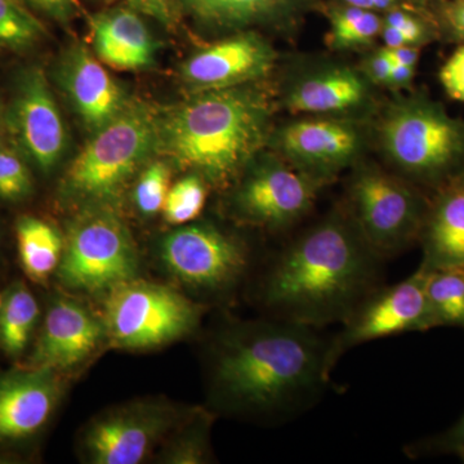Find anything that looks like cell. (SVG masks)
<instances>
[{"instance_id": "6da1fadb", "label": "cell", "mask_w": 464, "mask_h": 464, "mask_svg": "<svg viewBox=\"0 0 464 464\" xmlns=\"http://www.w3.org/2000/svg\"><path fill=\"white\" fill-rule=\"evenodd\" d=\"M329 341L313 326L276 319L226 333L213 362L218 398L237 411L293 417L331 382Z\"/></svg>"}, {"instance_id": "603a6c76", "label": "cell", "mask_w": 464, "mask_h": 464, "mask_svg": "<svg viewBox=\"0 0 464 464\" xmlns=\"http://www.w3.org/2000/svg\"><path fill=\"white\" fill-rule=\"evenodd\" d=\"M41 310L32 290L14 282L0 293V348L9 357H21L29 347Z\"/></svg>"}, {"instance_id": "d590c367", "label": "cell", "mask_w": 464, "mask_h": 464, "mask_svg": "<svg viewBox=\"0 0 464 464\" xmlns=\"http://www.w3.org/2000/svg\"><path fill=\"white\" fill-rule=\"evenodd\" d=\"M33 8L60 23H66L74 11V0H26Z\"/></svg>"}, {"instance_id": "8fae6325", "label": "cell", "mask_w": 464, "mask_h": 464, "mask_svg": "<svg viewBox=\"0 0 464 464\" xmlns=\"http://www.w3.org/2000/svg\"><path fill=\"white\" fill-rule=\"evenodd\" d=\"M161 257L177 279L207 292L239 282L249 262L239 240L209 225L186 226L168 235Z\"/></svg>"}, {"instance_id": "ab89813d", "label": "cell", "mask_w": 464, "mask_h": 464, "mask_svg": "<svg viewBox=\"0 0 464 464\" xmlns=\"http://www.w3.org/2000/svg\"><path fill=\"white\" fill-rule=\"evenodd\" d=\"M383 39L386 42L387 48L404 47V45H411L408 39L405 38L404 34L400 32L396 27L390 25L384 26Z\"/></svg>"}, {"instance_id": "f35d334b", "label": "cell", "mask_w": 464, "mask_h": 464, "mask_svg": "<svg viewBox=\"0 0 464 464\" xmlns=\"http://www.w3.org/2000/svg\"><path fill=\"white\" fill-rule=\"evenodd\" d=\"M448 20L458 35L464 38V0H456L448 8Z\"/></svg>"}, {"instance_id": "1f68e13d", "label": "cell", "mask_w": 464, "mask_h": 464, "mask_svg": "<svg viewBox=\"0 0 464 464\" xmlns=\"http://www.w3.org/2000/svg\"><path fill=\"white\" fill-rule=\"evenodd\" d=\"M406 451L411 458L454 456L464 462V414L447 431L420 440Z\"/></svg>"}, {"instance_id": "ac0fdd59", "label": "cell", "mask_w": 464, "mask_h": 464, "mask_svg": "<svg viewBox=\"0 0 464 464\" xmlns=\"http://www.w3.org/2000/svg\"><path fill=\"white\" fill-rule=\"evenodd\" d=\"M97 58L116 70H140L151 65L155 44L137 11L115 8L91 18Z\"/></svg>"}, {"instance_id": "4316f807", "label": "cell", "mask_w": 464, "mask_h": 464, "mask_svg": "<svg viewBox=\"0 0 464 464\" xmlns=\"http://www.w3.org/2000/svg\"><path fill=\"white\" fill-rule=\"evenodd\" d=\"M34 179L29 161L11 143L0 141V200L23 203L32 197Z\"/></svg>"}, {"instance_id": "5bb4252c", "label": "cell", "mask_w": 464, "mask_h": 464, "mask_svg": "<svg viewBox=\"0 0 464 464\" xmlns=\"http://www.w3.org/2000/svg\"><path fill=\"white\" fill-rule=\"evenodd\" d=\"M103 337H108L103 320L74 299H54L45 314L29 366L66 371L91 356Z\"/></svg>"}, {"instance_id": "2e32d148", "label": "cell", "mask_w": 464, "mask_h": 464, "mask_svg": "<svg viewBox=\"0 0 464 464\" xmlns=\"http://www.w3.org/2000/svg\"><path fill=\"white\" fill-rule=\"evenodd\" d=\"M56 79L76 114L93 133L114 121L128 106L121 85L83 45H75L63 53Z\"/></svg>"}, {"instance_id": "7bdbcfd3", "label": "cell", "mask_w": 464, "mask_h": 464, "mask_svg": "<svg viewBox=\"0 0 464 464\" xmlns=\"http://www.w3.org/2000/svg\"><path fill=\"white\" fill-rule=\"evenodd\" d=\"M395 0H371L373 9H387L393 5Z\"/></svg>"}, {"instance_id": "d6986e66", "label": "cell", "mask_w": 464, "mask_h": 464, "mask_svg": "<svg viewBox=\"0 0 464 464\" xmlns=\"http://www.w3.org/2000/svg\"><path fill=\"white\" fill-rule=\"evenodd\" d=\"M282 146L298 163L331 170L355 155L359 136L353 128L340 121H304L284 130Z\"/></svg>"}, {"instance_id": "7c38bea8", "label": "cell", "mask_w": 464, "mask_h": 464, "mask_svg": "<svg viewBox=\"0 0 464 464\" xmlns=\"http://www.w3.org/2000/svg\"><path fill=\"white\" fill-rule=\"evenodd\" d=\"M169 406L132 404L102 414L85 431L84 451L94 464H137L179 420Z\"/></svg>"}, {"instance_id": "836d02e7", "label": "cell", "mask_w": 464, "mask_h": 464, "mask_svg": "<svg viewBox=\"0 0 464 464\" xmlns=\"http://www.w3.org/2000/svg\"><path fill=\"white\" fill-rule=\"evenodd\" d=\"M137 12L157 18L161 23L170 24L174 18V0H128Z\"/></svg>"}, {"instance_id": "52a82bcc", "label": "cell", "mask_w": 464, "mask_h": 464, "mask_svg": "<svg viewBox=\"0 0 464 464\" xmlns=\"http://www.w3.org/2000/svg\"><path fill=\"white\" fill-rule=\"evenodd\" d=\"M5 136L42 173H50L65 154V124L41 66L24 67L14 76L5 105Z\"/></svg>"}, {"instance_id": "4fadbf2b", "label": "cell", "mask_w": 464, "mask_h": 464, "mask_svg": "<svg viewBox=\"0 0 464 464\" xmlns=\"http://www.w3.org/2000/svg\"><path fill=\"white\" fill-rule=\"evenodd\" d=\"M316 179L277 161L262 164L244 179L235 194L237 212L252 224L283 227L313 206Z\"/></svg>"}, {"instance_id": "f6af8a7d", "label": "cell", "mask_w": 464, "mask_h": 464, "mask_svg": "<svg viewBox=\"0 0 464 464\" xmlns=\"http://www.w3.org/2000/svg\"><path fill=\"white\" fill-rule=\"evenodd\" d=\"M462 183H463V185H464V181H463Z\"/></svg>"}, {"instance_id": "ee69618b", "label": "cell", "mask_w": 464, "mask_h": 464, "mask_svg": "<svg viewBox=\"0 0 464 464\" xmlns=\"http://www.w3.org/2000/svg\"><path fill=\"white\" fill-rule=\"evenodd\" d=\"M3 136H5V105L0 102V141H3Z\"/></svg>"}, {"instance_id": "d6a6232c", "label": "cell", "mask_w": 464, "mask_h": 464, "mask_svg": "<svg viewBox=\"0 0 464 464\" xmlns=\"http://www.w3.org/2000/svg\"><path fill=\"white\" fill-rule=\"evenodd\" d=\"M440 81L451 99L464 102V45L442 67Z\"/></svg>"}, {"instance_id": "b9f144b4", "label": "cell", "mask_w": 464, "mask_h": 464, "mask_svg": "<svg viewBox=\"0 0 464 464\" xmlns=\"http://www.w3.org/2000/svg\"><path fill=\"white\" fill-rule=\"evenodd\" d=\"M344 2L348 3L351 7L373 9V5H372L371 0H344Z\"/></svg>"}, {"instance_id": "e0dca14e", "label": "cell", "mask_w": 464, "mask_h": 464, "mask_svg": "<svg viewBox=\"0 0 464 464\" xmlns=\"http://www.w3.org/2000/svg\"><path fill=\"white\" fill-rule=\"evenodd\" d=\"M274 63L271 48L252 34L232 36L198 52L182 66V79L195 92L225 90L261 78Z\"/></svg>"}, {"instance_id": "7a4b0ae2", "label": "cell", "mask_w": 464, "mask_h": 464, "mask_svg": "<svg viewBox=\"0 0 464 464\" xmlns=\"http://www.w3.org/2000/svg\"><path fill=\"white\" fill-rule=\"evenodd\" d=\"M381 259L355 222L332 216L274 262L265 280V304L277 319L313 328L343 322L377 289Z\"/></svg>"}, {"instance_id": "9a60e30c", "label": "cell", "mask_w": 464, "mask_h": 464, "mask_svg": "<svg viewBox=\"0 0 464 464\" xmlns=\"http://www.w3.org/2000/svg\"><path fill=\"white\" fill-rule=\"evenodd\" d=\"M61 395L58 372L18 369L0 377V444L23 441L41 431Z\"/></svg>"}, {"instance_id": "277c9868", "label": "cell", "mask_w": 464, "mask_h": 464, "mask_svg": "<svg viewBox=\"0 0 464 464\" xmlns=\"http://www.w3.org/2000/svg\"><path fill=\"white\" fill-rule=\"evenodd\" d=\"M158 149V118L146 106H127L94 132L70 163L61 197L84 206H102L118 198L137 170Z\"/></svg>"}, {"instance_id": "8d00e7d4", "label": "cell", "mask_w": 464, "mask_h": 464, "mask_svg": "<svg viewBox=\"0 0 464 464\" xmlns=\"http://www.w3.org/2000/svg\"><path fill=\"white\" fill-rule=\"evenodd\" d=\"M392 61H391L389 56H387L386 51H381L380 53L372 60L371 74L373 76L375 81L380 82V83L390 82L391 70H392Z\"/></svg>"}, {"instance_id": "f546056e", "label": "cell", "mask_w": 464, "mask_h": 464, "mask_svg": "<svg viewBox=\"0 0 464 464\" xmlns=\"http://www.w3.org/2000/svg\"><path fill=\"white\" fill-rule=\"evenodd\" d=\"M170 169L163 161H152L143 169L134 186V204L143 216L161 212L169 192Z\"/></svg>"}, {"instance_id": "5b68a950", "label": "cell", "mask_w": 464, "mask_h": 464, "mask_svg": "<svg viewBox=\"0 0 464 464\" xmlns=\"http://www.w3.org/2000/svg\"><path fill=\"white\" fill-rule=\"evenodd\" d=\"M108 295L103 323L118 347L161 346L190 334L199 324L201 308L168 286L133 279Z\"/></svg>"}, {"instance_id": "f1b7e54d", "label": "cell", "mask_w": 464, "mask_h": 464, "mask_svg": "<svg viewBox=\"0 0 464 464\" xmlns=\"http://www.w3.org/2000/svg\"><path fill=\"white\" fill-rule=\"evenodd\" d=\"M333 41L335 44H362L373 39L381 30V20L371 9L351 7L333 14Z\"/></svg>"}, {"instance_id": "8992f818", "label": "cell", "mask_w": 464, "mask_h": 464, "mask_svg": "<svg viewBox=\"0 0 464 464\" xmlns=\"http://www.w3.org/2000/svg\"><path fill=\"white\" fill-rule=\"evenodd\" d=\"M139 265L123 222L111 213L93 212L70 228L57 274L67 288L97 295L136 279Z\"/></svg>"}, {"instance_id": "cb8c5ba5", "label": "cell", "mask_w": 464, "mask_h": 464, "mask_svg": "<svg viewBox=\"0 0 464 464\" xmlns=\"http://www.w3.org/2000/svg\"><path fill=\"white\" fill-rule=\"evenodd\" d=\"M426 295L432 328L464 331V270H430Z\"/></svg>"}, {"instance_id": "ba28073f", "label": "cell", "mask_w": 464, "mask_h": 464, "mask_svg": "<svg viewBox=\"0 0 464 464\" xmlns=\"http://www.w3.org/2000/svg\"><path fill=\"white\" fill-rule=\"evenodd\" d=\"M430 270L420 264L404 282L375 289L343 320V329L329 341V366L333 371L351 348L366 342L408 332L432 329L426 286Z\"/></svg>"}, {"instance_id": "9c48e42d", "label": "cell", "mask_w": 464, "mask_h": 464, "mask_svg": "<svg viewBox=\"0 0 464 464\" xmlns=\"http://www.w3.org/2000/svg\"><path fill=\"white\" fill-rule=\"evenodd\" d=\"M355 225L381 258L404 249L422 231V204L404 183L364 170L351 188Z\"/></svg>"}, {"instance_id": "60d3db41", "label": "cell", "mask_w": 464, "mask_h": 464, "mask_svg": "<svg viewBox=\"0 0 464 464\" xmlns=\"http://www.w3.org/2000/svg\"><path fill=\"white\" fill-rule=\"evenodd\" d=\"M413 67L393 63L392 70H391L390 82L393 84L402 85L408 83L413 78Z\"/></svg>"}, {"instance_id": "30bf717a", "label": "cell", "mask_w": 464, "mask_h": 464, "mask_svg": "<svg viewBox=\"0 0 464 464\" xmlns=\"http://www.w3.org/2000/svg\"><path fill=\"white\" fill-rule=\"evenodd\" d=\"M384 148L406 172L436 179L462 151L459 125L439 109L409 105L396 110L383 125Z\"/></svg>"}, {"instance_id": "83f0119b", "label": "cell", "mask_w": 464, "mask_h": 464, "mask_svg": "<svg viewBox=\"0 0 464 464\" xmlns=\"http://www.w3.org/2000/svg\"><path fill=\"white\" fill-rule=\"evenodd\" d=\"M206 200L204 179L198 174H190L169 188L163 208L164 217L172 225L188 224L199 217Z\"/></svg>"}, {"instance_id": "3957f363", "label": "cell", "mask_w": 464, "mask_h": 464, "mask_svg": "<svg viewBox=\"0 0 464 464\" xmlns=\"http://www.w3.org/2000/svg\"><path fill=\"white\" fill-rule=\"evenodd\" d=\"M267 125V103L256 92H200L158 118V149L183 169L224 186L261 148Z\"/></svg>"}, {"instance_id": "7402d4cb", "label": "cell", "mask_w": 464, "mask_h": 464, "mask_svg": "<svg viewBox=\"0 0 464 464\" xmlns=\"http://www.w3.org/2000/svg\"><path fill=\"white\" fill-rule=\"evenodd\" d=\"M16 239L21 266L27 277L35 283L47 282L63 258V235L50 222L25 215L16 221Z\"/></svg>"}, {"instance_id": "d4e9b609", "label": "cell", "mask_w": 464, "mask_h": 464, "mask_svg": "<svg viewBox=\"0 0 464 464\" xmlns=\"http://www.w3.org/2000/svg\"><path fill=\"white\" fill-rule=\"evenodd\" d=\"M289 0H183L195 16L221 26L246 25L268 16Z\"/></svg>"}, {"instance_id": "e575fe53", "label": "cell", "mask_w": 464, "mask_h": 464, "mask_svg": "<svg viewBox=\"0 0 464 464\" xmlns=\"http://www.w3.org/2000/svg\"><path fill=\"white\" fill-rule=\"evenodd\" d=\"M386 25L399 29L400 32L404 34L405 38L408 39L411 44L420 42L424 35L423 26L420 25V21L409 16L405 12H390L389 16L386 18Z\"/></svg>"}, {"instance_id": "484cf974", "label": "cell", "mask_w": 464, "mask_h": 464, "mask_svg": "<svg viewBox=\"0 0 464 464\" xmlns=\"http://www.w3.org/2000/svg\"><path fill=\"white\" fill-rule=\"evenodd\" d=\"M44 35L41 21L20 0H0V48L27 51Z\"/></svg>"}, {"instance_id": "ffe728a7", "label": "cell", "mask_w": 464, "mask_h": 464, "mask_svg": "<svg viewBox=\"0 0 464 464\" xmlns=\"http://www.w3.org/2000/svg\"><path fill=\"white\" fill-rule=\"evenodd\" d=\"M423 232V261L429 270H464V185L442 194Z\"/></svg>"}, {"instance_id": "74e56055", "label": "cell", "mask_w": 464, "mask_h": 464, "mask_svg": "<svg viewBox=\"0 0 464 464\" xmlns=\"http://www.w3.org/2000/svg\"><path fill=\"white\" fill-rule=\"evenodd\" d=\"M387 56L391 58L392 63L396 65H405L414 67L418 61V51L411 48V45H404V47L398 48H386Z\"/></svg>"}, {"instance_id": "44dd1931", "label": "cell", "mask_w": 464, "mask_h": 464, "mask_svg": "<svg viewBox=\"0 0 464 464\" xmlns=\"http://www.w3.org/2000/svg\"><path fill=\"white\" fill-rule=\"evenodd\" d=\"M365 96L362 79L350 70H334L308 79L290 94L289 108L297 112L340 111Z\"/></svg>"}, {"instance_id": "4dcf8cb0", "label": "cell", "mask_w": 464, "mask_h": 464, "mask_svg": "<svg viewBox=\"0 0 464 464\" xmlns=\"http://www.w3.org/2000/svg\"><path fill=\"white\" fill-rule=\"evenodd\" d=\"M210 418L206 413L195 415L190 429L176 440L168 453V462L170 463H206L209 459V431Z\"/></svg>"}]
</instances>
